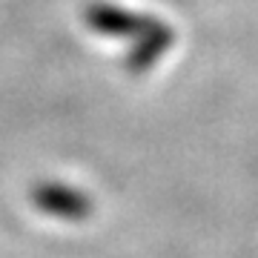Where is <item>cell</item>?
I'll return each mask as SVG.
<instances>
[{"label":"cell","mask_w":258,"mask_h":258,"mask_svg":"<svg viewBox=\"0 0 258 258\" xmlns=\"http://www.w3.org/2000/svg\"><path fill=\"white\" fill-rule=\"evenodd\" d=\"M83 18H86V26L95 29L98 35L118 37V40H138L141 35H147L149 29L158 23L155 18L120 9V6H112V3H92V6H86Z\"/></svg>","instance_id":"1"},{"label":"cell","mask_w":258,"mask_h":258,"mask_svg":"<svg viewBox=\"0 0 258 258\" xmlns=\"http://www.w3.org/2000/svg\"><path fill=\"white\" fill-rule=\"evenodd\" d=\"M172 43H175V32L166 26V23H161V20H158V23L149 29L147 35H141L138 40L132 43L129 55L123 57L126 72L141 75V72H147V69H152V66L158 63V57L164 55Z\"/></svg>","instance_id":"3"},{"label":"cell","mask_w":258,"mask_h":258,"mask_svg":"<svg viewBox=\"0 0 258 258\" xmlns=\"http://www.w3.org/2000/svg\"><path fill=\"white\" fill-rule=\"evenodd\" d=\"M32 204L40 207L49 215L57 218H69V221H81L92 212V201L89 195L81 189H72L66 184H40L32 189Z\"/></svg>","instance_id":"2"}]
</instances>
